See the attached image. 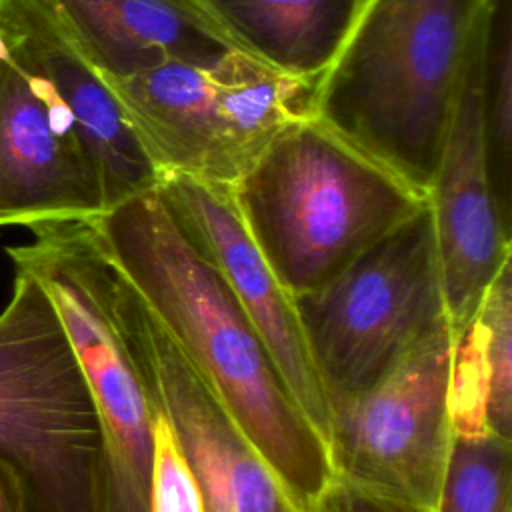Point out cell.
Returning a JSON list of instances; mask_svg holds the SVG:
<instances>
[{
    "instance_id": "obj_10",
    "label": "cell",
    "mask_w": 512,
    "mask_h": 512,
    "mask_svg": "<svg viewBox=\"0 0 512 512\" xmlns=\"http://www.w3.org/2000/svg\"><path fill=\"white\" fill-rule=\"evenodd\" d=\"M484 20L426 194L452 336L474 318L484 292L510 260V224L502 218L490 186L480 128L478 86Z\"/></svg>"
},
{
    "instance_id": "obj_18",
    "label": "cell",
    "mask_w": 512,
    "mask_h": 512,
    "mask_svg": "<svg viewBox=\"0 0 512 512\" xmlns=\"http://www.w3.org/2000/svg\"><path fill=\"white\" fill-rule=\"evenodd\" d=\"M512 440L452 434L434 512H510Z\"/></svg>"
},
{
    "instance_id": "obj_11",
    "label": "cell",
    "mask_w": 512,
    "mask_h": 512,
    "mask_svg": "<svg viewBox=\"0 0 512 512\" xmlns=\"http://www.w3.org/2000/svg\"><path fill=\"white\" fill-rule=\"evenodd\" d=\"M0 46L68 114L106 208L158 184L114 88L74 46L46 0H0Z\"/></svg>"
},
{
    "instance_id": "obj_4",
    "label": "cell",
    "mask_w": 512,
    "mask_h": 512,
    "mask_svg": "<svg viewBox=\"0 0 512 512\" xmlns=\"http://www.w3.org/2000/svg\"><path fill=\"white\" fill-rule=\"evenodd\" d=\"M230 192L294 298L328 284L426 202L312 116L288 122Z\"/></svg>"
},
{
    "instance_id": "obj_1",
    "label": "cell",
    "mask_w": 512,
    "mask_h": 512,
    "mask_svg": "<svg viewBox=\"0 0 512 512\" xmlns=\"http://www.w3.org/2000/svg\"><path fill=\"white\" fill-rule=\"evenodd\" d=\"M92 226L108 258L278 476L296 512H318L334 482L326 442L156 186L106 208Z\"/></svg>"
},
{
    "instance_id": "obj_13",
    "label": "cell",
    "mask_w": 512,
    "mask_h": 512,
    "mask_svg": "<svg viewBox=\"0 0 512 512\" xmlns=\"http://www.w3.org/2000/svg\"><path fill=\"white\" fill-rule=\"evenodd\" d=\"M142 326L156 390L204 512H296L268 462L144 302Z\"/></svg>"
},
{
    "instance_id": "obj_8",
    "label": "cell",
    "mask_w": 512,
    "mask_h": 512,
    "mask_svg": "<svg viewBox=\"0 0 512 512\" xmlns=\"http://www.w3.org/2000/svg\"><path fill=\"white\" fill-rule=\"evenodd\" d=\"M454 336L442 320L378 384L330 408L334 480L434 512L452 444Z\"/></svg>"
},
{
    "instance_id": "obj_19",
    "label": "cell",
    "mask_w": 512,
    "mask_h": 512,
    "mask_svg": "<svg viewBox=\"0 0 512 512\" xmlns=\"http://www.w3.org/2000/svg\"><path fill=\"white\" fill-rule=\"evenodd\" d=\"M318 512H432L408 502L384 498L334 480Z\"/></svg>"
},
{
    "instance_id": "obj_16",
    "label": "cell",
    "mask_w": 512,
    "mask_h": 512,
    "mask_svg": "<svg viewBox=\"0 0 512 512\" xmlns=\"http://www.w3.org/2000/svg\"><path fill=\"white\" fill-rule=\"evenodd\" d=\"M454 434L492 432L510 438L512 428V262L508 260L474 318L454 334L450 388ZM512 440V438H510Z\"/></svg>"
},
{
    "instance_id": "obj_17",
    "label": "cell",
    "mask_w": 512,
    "mask_h": 512,
    "mask_svg": "<svg viewBox=\"0 0 512 512\" xmlns=\"http://www.w3.org/2000/svg\"><path fill=\"white\" fill-rule=\"evenodd\" d=\"M480 128L490 186L512 216V0H488L480 50Z\"/></svg>"
},
{
    "instance_id": "obj_15",
    "label": "cell",
    "mask_w": 512,
    "mask_h": 512,
    "mask_svg": "<svg viewBox=\"0 0 512 512\" xmlns=\"http://www.w3.org/2000/svg\"><path fill=\"white\" fill-rule=\"evenodd\" d=\"M240 52L316 82L334 60L364 0H192Z\"/></svg>"
},
{
    "instance_id": "obj_3",
    "label": "cell",
    "mask_w": 512,
    "mask_h": 512,
    "mask_svg": "<svg viewBox=\"0 0 512 512\" xmlns=\"http://www.w3.org/2000/svg\"><path fill=\"white\" fill-rule=\"evenodd\" d=\"M6 248L50 298L88 380L102 434L104 512H152L160 398L142 326V300L104 252L92 220L30 226Z\"/></svg>"
},
{
    "instance_id": "obj_14",
    "label": "cell",
    "mask_w": 512,
    "mask_h": 512,
    "mask_svg": "<svg viewBox=\"0 0 512 512\" xmlns=\"http://www.w3.org/2000/svg\"><path fill=\"white\" fill-rule=\"evenodd\" d=\"M46 2L74 46L106 80L236 50L192 0Z\"/></svg>"
},
{
    "instance_id": "obj_2",
    "label": "cell",
    "mask_w": 512,
    "mask_h": 512,
    "mask_svg": "<svg viewBox=\"0 0 512 512\" xmlns=\"http://www.w3.org/2000/svg\"><path fill=\"white\" fill-rule=\"evenodd\" d=\"M488 0H364L310 116L426 198Z\"/></svg>"
},
{
    "instance_id": "obj_9",
    "label": "cell",
    "mask_w": 512,
    "mask_h": 512,
    "mask_svg": "<svg viewBox=\"0 0 512 512\" xmlns=\"http://www.w3.org/2000/svg\"><path fill=\"white\" fill-rule=\"evenodd\" d=\"M156 190L184 234L218 270L264 340L290 394L326 442L330 408L306 348L294 296L250 236L230 188L188 176H160Z\"/></svg>"
},
{
    "instance_id": "obj_7",
    "label": "cell",
    "mask_w": 512,
    "mask_h": 512,
    "mask_svg": "<svg viewBox=\"0 0 512 512\" xmlns=\"http://www.w3.org/2000/svg\"><path fill=\"white\" fill-rule=\"evenodd\" d=\"M294 302L328 408L370 390L448 320L428 202Z\"/></svg>"
},
{
    "instance_id": "obj_5",
    "label": "cell",
    "mask_w": 512,
    "mask_h": 512,
    "mask_svg": "<svg viewBox=\"0 0 512 512\" xmlns=\"http://www.w3.org/2000/svg\"><path fill=\"white\" fill-rule=\"evenodd\" d=\"M0 464L22 512H104L88 380L50 298L20 268L0 312Z\"/></svg>"
},
{
    "instance_id": "obj_12",
    "label": "cell",
    "mask_w": 512,
    "mask_h": 512,
    "mask_svg": "<svg viewBox=\"0 0 512 512\" xmlns=\"http://www.w3.org/2000/svg\"><path fill=\"white\" fill-rule=\"evenodd\" d=\"M98 174L54 96L0 46V228L94 220Z\"/></svg>"
},
{
    "instance_id": "obj_20",
    "label": "cell",
    "mask_w": 512,
    "mask_h": 512,
    "mask_svg": "<svg viewBox=\"0 0 512 512\" xmlns=\"http://www.w3.org/2000/svg\"><path fill=\"white\" fill-rule=\"evenodd\" d=\"M0 512H22L16 484L2 464H0Z\"/></svg>"
},
{
    "instance_id": "obj_6",
    "label": "cell",
    "mask_w": 512,
    "mask_h": 512,
    "mask_svg": "<svg viewBox=\"0 0 512 512\" xmlns=\"http://www.w3.org/2000/svg\"><path fill=\"white\" fill-rule=\"evenodd\" d=\"M108 82L158 178L188 176L226 188L288 122L310 116L316 84L240 50Z\"/></svg>"
}]
</instances>
